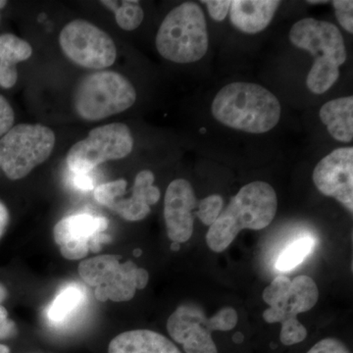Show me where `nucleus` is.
I'll return each mask as SVG.
<instances>
[{
  "label": "nucleus",
  "mask_w": 353,
  "mask_h": 353,
  "mask_svg": "<svg viewBox=\"0 0 353 353\" xmlns=\"http://www.w3.org/2000/svg\"><path fill=\"white\" fill-rule=\"evenodd\" d=\"M277 209V194L268 183L257 181L243 185L209 227L208 248L214 252H224L243 230L259 231L268 227Z\"/></svg>",
  "instance_id": "f257e3e1"
},
{
  "label": "nucleus",
  "mask_w": 353,
  "mask_h": 353,
  "mask_svg": "<svg viewBox=\"0 0 353 353\" xmlns=\"http://www.w3.org/2000/svg\"><path fill=\"white\" fill-rule=\"evenodd\" d=\"M212 114L225 126L263 134L278 124L281 104L270 90L252 83H232L216 94Z\"/></svg>",
  "instance_id": "f03ea898"
},
{
  "label": "nucleus",
  "mask_w": 353,
  "mask_h": 353,
  "mask_svg": "<svg viewBox=\"0 0 353 353\" xmlns=\"http://www.w3.org/2000/svg\"><path fill=\"white\" fill-rule=\"evenodd\" d=\"M290 39L314 58L306 80L309 90L315 94H325L338 81L340 66L347 58L340 30L327 21L305 18L292 26Z\"/></svg>",
  "instance_id": "7ed1b4c3"
},
{
  "label": "nucleus",
  "mask_w": 353,
  "mask_h": 353,
  "mask_svg": "<svg viewBox=\"0 0 353 353\" xmlns=\"http://www.w3.org/2000/svg\"><path fill=\"white\" fill-rule=\"evenodd\" d=\"M208 43L205 15L194 2H185L167 14L155 41L160 55L179 64L201 60L208 52Z\"/></svg>",
  "instance_id": "20e7f679"
},
{
  "label": "nucleus",
  "mask_w": 353,
  "mask_h": 353,
  "mask_svg": "<svg viewBox=\"0 0 353 353\" xmlns=\"http://www.w3.org/2000/svg\"><path fill=\"white\" fill-rule=\"evenodd\" d=\"M137 101L129 80L117 72L99 71L85 76L77 85L73 106L83 120L94 122L124 112Z\"/></svg>",
  "instance_id": "39448f33"
},
{
  "label": "nucleus",
  "mask_w": 353,
  "mask_h": 353,
  "mask_svg": "<svg viewBox=\"0 0 353 353\" xmlns=\"http://www.w3.org/2000/svg\"><path fill=\"white\" fill-rule=\"evenodd\" d=\"M54 132L41 124H18L0 139V168L7 178H25L50 158L54 150Z\"/></svg>",
  "instance_id": "423d86ee"
},
{
  "label": "nucleus",
  "mask_w": 353,
  "mask_h": 353,
  "mask_svg": "<svg viewBox=\"0 0 353 353\" xmlns=\"http://www.w3.org/2000/svg\"><path fill=\"white\" fill-rule=\"evenodd\" d=\"M236 309H220L212 317H206L201 306L185 303L179 306L167 321V331L185 353H218L212 332H228L238 324Z\"/></svg>",
  "instance_id": "0eeeda50"
},
{
  "label": "nucleus",
  "mask_w": 353,
  "mask_h": 353,
  "mask_svg": "<svg viewBox=\"0 0 353 353\" xmlns=\"http://www.w3.org/2000/svg\"><path fill=\"white\" fill-rule=\"evenodd\" d=\"M79 274L88 285L95 288V297L102 303L131 301L137 290L145 289L150 280L145 269L132 261L121 263L119 257L114 255L83 260L79 265Z\"/></svg>",
  "instance_id": "6e6552de"
},
{
  "label": "nucleus",
  "mask_w": 353,
  "mask_h": 353,
  "mask_svg": "<svg viewBox=\"0 0 353 353\" xmlns=\"http://www.w3.org/2000/svg\"><path fill=\"white\" fill-rule=\"evenodd\" d=\"M132 148L134 139L129 127L123 123H111L92 129L87 138L72 146L67 154V165L73 174H88L104 162L128 157Z\"/></svg>",
  "instance_id": "1a4fd4ad"
},
{
  "label": "nucleus",
  "mask_w": 353,
  "mask_h": 353,
  "mask_svg": "<svg viewBox=\"0 0 353 353\" xmlns=\"http://www.w3.org/2000/svg\"><path fill=\"white\" fill-rule=\"evenodd\" d=\"M59 44L64 54L83 68H108L117 58L112 38L87 20L76 19L65 26L59 34Z\"/></svg>",
  "instance_id": "9d476101"
},
{
  "label": "nucleus",
  "mask_w": 353,
  "mask_h": 353,
  "mask_svg": "<svg viewBox=\"0 0 353 353\" xmlns=\"http://www.w3.org/2000/svg\"><path fill=\"white\" fill-rule=\"evenodd\" d=\"M108 228L106 218L83 213L60 220L53 229V236L62 256L79 260L90 252H99L101 245L110 241L105 234Z\"/></svg>",
  "instance_id": "9b49d317"
},
{
  "label": "nucleus",
  "mask_w": 353,
  "mask_h": 353,
  "mask_svg": "<svg viewBox=\"0 0 353 353\" xmlns=\"http://www.w3.org/2000/svg\"><path fill=\"white\" fill-rule=\"evenodd\" d=\"M315 187L324 196L334 197L352 213L353 148H340L323 158L313 171Z\"/></svg>",
  "instance_id": "f8f14e48"
},
{
  "label": "nucleus",
  "mask_w": 353,
  "mask_h": 353,
  "mask_svg": "<svg viewBox=\"0 0 353 353\" xmlns=\"http://www.w3.org/2000/svg\"><path fill=\"white\" fill-rule=\"evenodd\" d=\"M197 206L194 190L189 181L176 179L165 194L164 218L167 234L173 243H185L194 233L192 211Z\"/></svg>",
  "instance_id": "ddd939ff"
},
{
  "label": "nucleus",
  "mask_w": 353,
  "mask_h": 353,
  "mask_svg": "<svg viewBox=\"0 0 353 353\" xmlns=\"http://www.w3.org/2000/svg\"><path fill=\"white\" fill-rule=\"evenodd\" d=\"M154 175L152 171L139 172L134 179L132 188V196L125 197L127 181L121 182L113 199L106 204L105 208L120 215L127 221H141L150 213V206L157 203L160 199V190L153 185Z\"/></svg>",
  "instance_id": "4468645a"
},
{
  "label": "nucleus",
  "mask_w": 353,
  "mask_h": 353,
  "mask_svg": "<svg viewBox=\"0 0 353 353\" xmlns=\"http://www.w3.org/2000/svg\"><path fill=\"white\" fill-rule=\"evenodd\" d=\"M319 299V290L312 278L297 276L292 281L289 294L276 305L263 312L267 323H284L287 320L297 319V315L311 310Z\"/></svg>",
  "instance_id": "2eb2a0df"
},
{
  "label": "nucleus",
  "mask_w": 353,
  "mask_h": 353,
  "mask_svg": "<svg viewBox=\"0 0 353 353\" xmlns=\"http://www.w3.org/2000/svg\"><path fill=\"white\" fill-rule=\"evenodd\" d=\"M280 4L278 0H233L230 20L239 31L257 34L270 25Z\"/></svg>",
  "instance_id": "dca6fc26"
},
{
  "label": "nucleus",
  "mask_w": 353,
  "mask_h": 353,
  "mask_svg": "<svg viewBox=\"0 0 353 353\" xmlns=\"http://www.w3.org/2000/svg\"><path fill=\"white\" fill-rule=\"evenodd\" d=\"M108 353H182L163 334L150 330H134L111 341Z\"/></svg>",
  "instance_id": "f3484780"
},
{
  "label": "nucleus",
  "mask_w": 353,
  "mask_h": 353,
  "mask_svg": "<svg viewBox=\"0 0 353 353\" xmlns=\"http://www.w3.org/2000/svg\"><path fill=\"white\" fill-rule=\"evenodd\" d=\"M32 54L31 44L12 34H0V87L11 88L18 80L17 64Z\"/></svg>",
  "instance_id": "a211bd4d"
},
{
  "label": "nucleus",
  "mask_w": 353,
  "mask_h": 353,
  "mask_svg": "<svg viewBox=\"0 0 353 353\" xmlns=\"http://www.w3.org/2000/svg\"><path fill=\"white\" fill-rule=\"evenodd\" d=\"M319 117L327 127L332 138L341 143L353 139V97H340L325 103L320 109Z\"/></svg>",
  "instance_id": "6ab92c4d"
},
{
  "label": "nucleus",
  "mask_w": 353,
  "mask_h": 353,
  "mask_svg": "<svg viewBox=\"0 0 353 353\" xmlns=\"http://www.w3.org/2000/svg\"><path fill=\"white\" fill-rule=\"evenodd\" d=\"M85 288L79 284H70L60 290L46 309V317L53 325H63L80 310L85 303Z\"/></svg>",
  "instance_id": "aec40b11"
},
{
  "label": "nucleus",
  "mask_w": 353,
  "mask_h": 353,
  "mask_svg": "<svg viewBox=\"0 0 353 353\" xmlns=\"http://www.w3.org/2000/svg\"><path fill=\"white\" fill-rule=\"evenodd\" d=\"M101 3L113 11L116 22L124 31H134L141 26L145 18L143 8L136 0H103Z\"/></svg>",
  "instance_id": "412c9836"
},
{
  "label": "nucleus",
  "mask_w": 353,
  "mask_h": 353,
  "mask_svg": "<svg viewBox=\"0 0 353 353\" xmlns=\"http://www.w3.org/2000/svg\"><path fill=\"white\" fill-rule=\"evenodd\" d=\"M314 246L315 240L311 236H303L292 241L279 255L276 268L281 272L292 270L310 254Z\"/></svg>",
  "instance_id": "4be33fe9"
},
{
  "label": "nucleus",
  "mask_w": 353,
  "mask_h": 353,
  "mask_svg": "<svg viewBox=\"0 0 353 353\" xmlns=\"http://www.w3.org/2000/svg\"><path fill=\"white\" fill-rule=\"evenodd\" d=\"M223 205L224 201L222 196L219 194H211L199 202L196 215L204 225L210 227L219 217L223 211Z\"/></svg>",
  "instance_id": "5701e85b"
},
{
  "label": "nucleus",
  "mask_w": 353,
  "mask_h": 353,
  "mask_svg": "<svg viewBox=\"0 0 353 353\" xmlns=\"http://www.w3.org/2000/svg\"><path fill=\"white\" fill-rule=\"evenodd\" d=\"M290 285H292V280L287 276H278L264 290L262 299L270 307L276 305V304L280 303L289 294Z\"/></svg>",
  "instance_id": "b1692460"
},
{
  "label": "nucleus",
  "mask_w": 353,
  "mask_h": 353,
  "mask_svg": "<svg viewBox=\"0 0 353 353\" xmlns=\"http://www.w3.org/2000/svg\"><path fill=\"white\" fill-rule=\"evenodd\" d=\"M307 334V330L299 320H287L282 323V330L280 333L281 343L284 345H296L305 340Z\"/></svg>",
  "instance_id": "393cba45"
},
{
  "label": "nucleus",
  "mask_w": 353,
  "mask_h": 353,
  "mask_svg": "<svg viewBox=\"0 0 353 353\" xmlns=\"http://www.w3.org/2000/svg\"><path fill=\"white\" fill-rule=\"evenodd\" d=\"M336 19L345 31L353 32V1L352 0H334L333 1Z\"/></svg>",
  "instance_id": "a878e982"
},
{
  "label": "nucleus",
  "mask_w": 353,
  "mask_h": 353,
  "mask_svg": "<svg viewBox=\"0 0 353 353\" xmlns=\"http://www.w3.org/2000/svg\"><path fill=\"white\" fill-rule=\"evenodd\" d=\"M307 353H350L343 341L334 338H327L318 341Z\"/></svg>",
  "instance_id": "bb28decb"
},
{
  "label": "nucleus",
  "mask_w": 353,
  "mask_h": 353,
  "mask_svg": "<svg viewBox=\"0 0 353 353\" xmlns=\"http://www.w3.org/2000/svg\"><path fill=\"white\" fill-rule=\"evenodd\" d=\"M15 122V113L6 97L0 95V138L4 136Z\"/></svg>",
  "instance_id": "cd10ccee"
},
{
  "label": "nucleus",
  "mask_w": 353,
  "mask_h": 353,
  "mask_svg": "<svg viewBox=\"0 0 353 353\" xmlns=\"http://www.w3.org/2000/svg\"><path fill=\"white\" fill-rule=\"evenodd\" d=\"M201 2L208 6L210 17L217 22H221L227 17L230 8H231L232 1L230 0H208V1Z\"/></svg>",
  "instance_id": "c85d7f7f"
},
{
  "label": "nucleus",
  "mask_w": 353,
  "mask_h": 353,
  "mask_svg": "<svg viewBox=\"0 0 353 353\" xmlns=\"http://www.w3.org/2000/svg\"><path fill=\"white\" fill-rule=\"evenodd\" d=\"M16 333L15 324L8 319V313L3 306L0 305V339H7Z\"/></svg>",
  "instance_id": "c756f323"
},
{
  "label": "nucleus",
  "mask_w": 353,
  "mask_h": 353,
  "mask_svg": "<svg viewBox=\"0 0 353 353\" xmlns=\"http://www.w3.org/2000/svg\"><path fill=\"white\" fill-rule=\"evenodd\" d=\"M73 183L77 189L90 190L94 188V183L88 174H74Z\"/></svg>",
  "instance_id": "7c9ffc66"
},
{
  "label": "nucleus",
  "mask_w": 353,
  "mask_h": 353,
  "mask_svg": "<svg viewBox=\"0 0 353 353\" xmlns=\"http://www.w3.org/2000/svg\"><path fill=\"white\" fill-rule=\"evenodd\" d=\"M9 222V213L3 202L0 201V238L6 232Z\"/></svg>",
  "instance_id": "2f4dec72"
},
{
  "label": "nucleus",
  "mask_w": 353,
  "mask_h": 353,
  "mask_svg": "<svg viewBox=\"0 0 353 353\" xmlns=\"http://www.w3.org/2000/svg\"><path fill=\"white\" fill-rule=\"evenodd\" d=\"M7 296L6 290L4 289L3 285H0V303L4 301Z\"/></svg>",
  "instance_id": "473e14b6"
},
{
  "label": "nucleus",
  "mask_w": 353,
  "mask_h": 353,
  "mask_svg": "<svg viewBox=\"0 0 353 353\" xmlns=\"http://www.w3.org/2000/svg\"><path fill=\"white\" fill-rule=\"evenodd\" d=\"M243 340V334L238 333L234 334V341H236V343H241V341Z\"/></svg>",
  "instance_id": "72a5a7b5"
},
{
  "label": "nucleus",
  "mask_w": 353,
  "mask_h": 353,
  "mask_svg": "<svg viewBox=\"0 0 353 353\" xmlns=\"http://www.w3.org/2000/svg\"><path fill=\"white\" fill-rule=\"evenodd\" d=\"M0 353H10V350L6 345H0Z\"/></svg>",
  "instance_id": "f704fd0d"
},
{
  "label": "nucleus",
  "mask_w": 353,
  "mask_h": 353,
  "mask_svg": "<svg viewBox=\"0 0 353 353\" xmlns=\"http://www.w3.org/2000/svg\"><path fill=\"white\" fill-rule=\"evenodd\" d=\"M171 248L172 250H175V252H178V250H180V243H172Z\"/></svg>",
  "instance_id": "c9c22d12"
},
{
  "label": "nucleus",
  "mask_w": 353,
  "mask_h": 353,
  "mask_svg": "<svg viewBox=\"0 0 353 353\" xmlns=\"http://www.w3.org/2000/svg\"><path fill=\"white\" fill-rule=\"evenodd\" d=\"M7 6V1L6 0H0V10H1L2 8H4Z\"/></svg>",
  "instance_id": "e433bc0d"
},
{
  "label": "nucleus",
  "mask_w": 353,
  "mask_h": 353,
  "mask_svg": "<svg viewBox=\"0 0 353 353\" xmlns=\"http://www.w3.org/2000/svg\"><path fill=\"white\" fill-rule=\"evenodd\" d=\"M134 254L136 255V256H139V255L141 254V250H134Z\"/></svg>",
  "instance_id": "4c0bfd02"
},
{
  "label": "nucleus",
  "mask_w": 353,
  "mask_h": 353,
  "mask_svg": "<svg viewBox=\"0 0 353 353\" xmlns=\"http://www.w3.org/2000/svg\"><path fill=\"white\" fill-rule=\"evenodd\" d=\"M326 1H308V3L313 4V3H325Z\"/></svg>",
  "instance_id": "58836bf2"
}]
</instances>
